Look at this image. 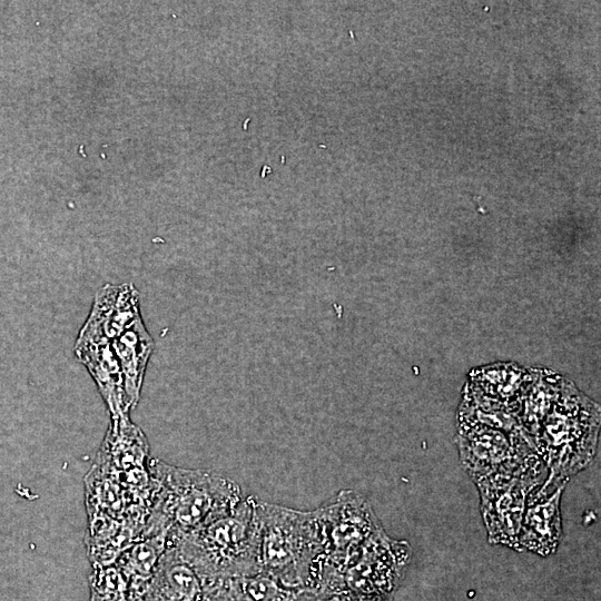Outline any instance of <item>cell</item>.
I'll list each match as a JSON object with an SVG mask.
<instances>
[{"instance_id": "cell-1", "label": "cell", "mask_w": 601, "mask_h": 601, "mask_svg": "<svg viewBox=\"0 0 601 601\" xmlns=\"http://www.w3.org/2000/svg\"><path fill=\"white\" fill-rule=\"evenodd\" d=\"M154 483L142 534L167 533L180 539L230 511L244 497L231 479L209 470L185 469L150 457Z\"/></svg>"}, {"instance_id": "cell-2", "label": "cell", "mask_w": 601, "mask_h": 601, "mask_svg": "<svg viewBox=\"0 0 601 601\" xmlns=\"http://www.w3.org/2000/svg\"><path fill=\"white\" fill-rule=\"evenodd\" d=\"M324 565L317 511L256 502V566L282 585L314 591Z\"/></svg>"}, {"instance_id": "cell-3", "label": "cell", "mask_w": 601, "mask_h": 601, "mask_svg": "<svg viewBox=\"0 0 601 601\" xmlns=\"http://www.w3.org/2000/svg\"><path fill=\"white\" fill-rule=\"evenodd\" d=\"M600 417L599 404L564 377L533 442L548 470L545 483L568 484L591 464L598 449Z\"/></svg>"}, {"instance_id": "cell-4", "label": "cell", "mask_w": 601, "mask_h": 601, "mask_svg": "<svg viewBox=\"0 0 601 601\" xmlns=\"http://www.w3.org/2000/svg\"><path fill=\"white\" fill-rule=\"evenodd\" d=\"M256 502L244 496L230 511L176 540L184 555L213 587L257 572Z\"/></svg>"}, {"instance_id": "cell-5", "label": "cell", "mask_w": 601, "mask_h": 601, "mask_svg": "<svg viewBox=\"0 0 601 601\" xmlns=\"http://www.w3.org/2000/svg\"><path fill=\"white\" fill-rule=\"evenodd\" d=\"M316 511L324 544V565L314 591L342 593L346 590L345 568L383 526L367 500L352 490L339 491Z\"/></svg>"}, {"instance_id": "cell-6", "label": "cell", "mask_w": 601, "mask_h": 601, "mask_svg": "<svg viewBox=\"0 0 601 601\" xmlns=\"http://www.w3.org/2000/svg\"><path fill=\"white\" fill-rule=\"evenodd\" d=\"M548 476L536 452L520 463L474 481L491 544L520 552L519 532L529 494Z\"/></svg>"}, {"instance_id": "cell-7", "label": "cell", "mask_w": 601, "mask_h": 601, "mask_svg": "<svg viewBox=\"0 0 601 601\" xmlns=\"http://www.w3.org/2000/svg\"><path fill=\"white\" fill-rule=\"evenodd\" d=\"M407 541L374 534L344 570L347 591L357 601H391L411 560Z\"/></svg>"}, {"instance_id": "cell-8", "label": "cell", "mask_w": 601, "mask_h": 601, "mask_svg": "<svg viewBox=\"0 0 601 601\" xmlns=\"http://www.w3.org/2000/svg\"><path fill=\"white\" fill-rule=\"evenodd\" d=\"M456 426L460 461L473 482L513 466L535 452L523 433L463 422Z\"/></svg>"}, {"instance_id": "cell-9", "label": "cell", "mask_w": 601, "mask_h": 601, "mask_svg": "<svg viewBox=\"0 0 601 601\" xmlns=\"http://www.w3.org/2000/svg\"><path fill=\"white\" fill-rule=\"evenodd\" d=\"M75 354L92 376L111 418L129 414L121 370L111 341L90 318H87L79 332Z\"/></svg>"}, {"instance_id": "cell-10", "label": "cell", "mask_w": 601, "mask_h": 601, "mask_svg": "<svg viewBox=\"0 0 601 601\" xmlns=\"http://www.w3.org/2000/svg\"><path fill=\"white\" fill-rule=\"evenodd\" d=\"M566 484L543 482L528 497L520 532V552L548 556L558 549L561 535L560 501Z\"/></svg>"}, {"instance_id": "cell-11", "label": "cell", "mask_w": 601, "mask_h": 601, "mask_svg": "<svg viewBox=\"0 0 601 601\" xmlns=\"http://www.w3.org/2000/svg\"><path fill=\"white\" fill-rule=\"evenodd\" d=\"M211 588L179 545L168 541L149 582L145 601H201Z\"/></svg>"}, {"instance_id": "cell-12", "label": "cell", "mask_w": 601, "mask_h": 601, "mask_svg": "<svg viewBox=\"0 0 601 601\" xmlns=\"http://www.w3.org/2000/svg\"><path fill=\"white\" fill-rule=\"evenodd\" d=\"M534 374L535 368H524L513 363H496L472 370L464 386L519 416L522 400Z\"/></svg>"}, {"instance_id": "cell-13", "label": "cell", "mask_w": 601, "mask_h": 601, "mask_svg": "<svg viewBox=\"0 0 601 601\" xmlns=\"http://www.w3.org/2000/svg\"><path fill=\"white\" fill-rule=\"evenodd\" d=\"M111 345L120 365L126 406L130 412L139 401L154 342L139 317L129 328L114 338Z\"/></svg>"}, {"instance_id": "cell-14", "label": "cell", "mask_w": 601, "mask_h": 601, "mask_svg": "<svg viewBox=\"0 0 601 601\" xmlns=\"http://www.w3.org/2000/svg\"><path fill=\"white\" fill-rule=\"evenodd\" d=\"M141 317L139 295L132 284L106 285L97 294L88 316L112 341Z\"/></svg>"}, {"instance_id": "cell-15", "label": "cell", "mask_w": 601, "mask_h": 601, "mask_svg": "<svg viewBox=\"0 0 601 601\" xmlns=\"http://www.w3.org/2000/svg\"><path fill=\"white\" fill-rule=\"evenodd\" d=\"M563 380L564 377L554 371L535 368L534 378L522 400L519 414L521 428L532 445L560 394Z\"/></svg>"}, {"instance_id": "cell-16", "label": "cell", "mask_w": 601, "mask_h": 601, "mask_svg": "<svg viewBox=\"0 0 601 601\" xmlns=\"http://www.w3.org/2000/svg\"><path fill=\"white\" fill-rule=\"evenodd\" d=\"M225 587L234 601H293L296 592L263 572L233 578Z\"/></svg>"}, {"instance_id": "cell-17", "label": "cell", "mask_w": 601, "mask_h": 601, "mask_svg": "<svg viewBox=\"0 0 601 601\" xmlns=\"http://www.w3.org/2000/svg\"><path fill=\"white\" fill-rule=\"evenodd\" d=\"M90 601H138L120 570L114 564L92 566Z\"/></svg>"}, {"instance_id": "cell-18", "label": "cell", "mask_w": 601, "mask_h": 601, "mask_svg": "<svg viewBox=\"0 0 601 601\" xmlns=\"http://www.w3.org/2000/svg\"><path fill=\"white\" fill-rule=\"evenodd\" d=\"M293 601H357L351 593L326 595L308 590L295 592Z\"/></svg>"}, {"instance_id": "cell-19", "label": "cell", "mask_w": 601, "mask_h": 601, "mask_svg": "<svg viewBox=\"0 0 601 601\" xmlns=\"http://www.w3.org/2000/svg\"><path fill=\"white\" fill-rule=\"evenodd\" d=\"M201 601H234L225 585H217L208 590Z\"/></svg>"}]
</instances>
